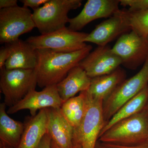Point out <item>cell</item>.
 Wrapping results in <instances>:
<instances>
[{
    "label": "cell",
    "mask_w": 148,
    "mask_h": 148,
    "mask_svg": "<svg viewBox=\"0 0 148 148\" xmlns=\"http://www.w3.org/2000/svg\"><path fill=\"white\" fill-rule=\"evenodd\" d=\"M92 49V46L87 45L82 49L69 53L46 49H36L37 85L44 88L57 85L66 77L71 69L79 66Z\"/></svg>",
    "instance_id": "cell-1"
},
{
    "label": "cell",
    "mask_w": 148,
    "mask_h": 148,
    "mask_svg": "<svg viewBox=\"0 0 148 148\" xmlns=\"http://www.w3.org/2000/svg\"><path fill=\"white\" fill-rule=\"evenodd\" d=\"M101 143L135 145L148 141V113L144 109L118 122L99 137Z\"/></svg>",
    "instance_id": "cell-2"
},
{
    "label": "cell",
    "mask_w": 148,
    "mask_h": 148,
    "mask_svg": "<svg viewBox=\"0 0 148 148\" xmlns=\"http://www.w3.org/2000/svg\"><path fill=\"white\" fill-rule=\"evenodd\" d=\"M103 102L92 98L86 91L84 116L79 125L74 127L76 148H95L106 123L103 114Z\"/></svg>",
    "instance_id": "cell-3"
},
{
    "label": "cell",
    "mask_w": 148,
    "mask_h": 148,
    "mask_svg": "<svg viewBox=\"0 0 148 148\" xmlns=\"http://www.w3.org/2000/svg\"><path fill=\"white\" fill-rule=\"evenodd\" d=\"M82 4L81 0H49L34 10L32 16L36 28L44 35L66 27L69 12L79 8Z\"/></svg>",
    "instance_id": "cell-4"
},
{
    "label": "cell",
    "mask_w": 148,
    "mask_h": 148,
    "mask_svg": "<svg viewBox=\"0 0 148 148\" xmlns=\"http://www.w3.org/2000/svg\"><path fill=\"white\" fill-rule=\"evenodd\" d=\"M37 85L36 69L1 70L0 88L4 96L3 103L12 107L21 101Z\"/></svg>",
    "instance_id": "cell-5"
},
{
    "label": "cell",
    "mask_w": 148,
    "mask_h": 148,
    "mask_svg": "<svg viewBox=\"0 0 148 148\" xmlns=\"http://www.w3.org/2000/svg\"><path fill=\"white\" fill-rule=\"evenodd\" d=\"M148 86V56L141 70L117 86L103 102L104 119L106 123L126 102Z\"/></svg>",
    "instance_id": "cell-6"
},
{
    "label": "cell",
    "mask_w": 148,
    "mask_h": 148,
    "mask_svg": "<svg viewBox=\"0 0 148 148\" xmlns=\"http://www.w3.org/2000/svg\"><path fill=\"white\" fill-rule=\"evenodd\" d=\"M88 34L73 32L66 27L49 34L29 37L26 41L36 49H46L69 53L82 49L87 45L84 40Z\"/></svg>",
    "instance_id": "cell-7"
},
{
    "label": "cell",
    "mask_w": 148,
    "mask_h": 148,
    "mask_svg": "<svg viewBox=\"0 0 148 148\" xmlns=\"http://www.w3.org/2000/svg\"><path fill=\"white\" fill-rule=\"evenodd\" d=\"M36 28L29 9L18 6L0 10V42L5 44Z\"/></svg>",
    "instance_id": "cell-8"
},
{
    "label": "cell",
    "mask_w": 148,
    "mask_h": 148,
    "mask_svg": "<svg viewBox=\"0 0 148 148\" xmlns=\"http://www.w3.org/2000/svg\"><path fill=\"white\" fill-rule=\"evenodd\" d=\"M121 60L122 65L135 70L144 64L148 56V38L133 31L122 35L112 48Z\"/></svg>",
    "instance_id": "cell-9"
},
{
    "label": "cell",
    "mask_w": 148,
    "mask_h": 148,
    "mask_svg": "<svg viewBox=\"0 0 148 148\" xmlns=\"http://www.w3.org/2000/svg\"><path fill=\"white\" fill-rule=\"evenodd\" d=\"M128 10H121L103 21L95 27L84 40L85 42L95 44L98 46L108 44L131 31L130 26Z\"/></svg>",
    "instance_id": "cell-10"
},
{
    "label": "cell",
    "mask_w": 148,
    "mask_h": 148,
    "mask_svg": "<svg viewBox=\"0 0 148 148\" xmlns=\"http://www.w3.org/2000/svg\"><path fill=\"white\" fill-rule=\"evenodd\" d=\"M64 102L59 95L56 85L49 86L40 91H30L21 101L10 107L7 112L13 114L21 110H29L32 116H34L38 110L60 108Z\"/></svg>",
    "instance_id": "cell-11"
},
{
    "label": "cell",
    "mask_w": 148,
    "mask_h": 148,
    "mask_svg": "<svg viewBox=\"0 0 148 148\" xmlns=\"http://www.w3.org/2000/svg\"><path fill=\"white\" fill-rule=\"evenodd\" d=\"M119 5V0H88L77 16L69 18L68 29L78 32L94 20L108 18L120 10Z\"/></svg>",
    "instance_id": "cell-12"
},
{
    "label": "cell",
    "mask_w": 148,
    "mask_h": 148,
    "mask_svg": "<svg viewBox=\"0 0 148 148\" xmlns=\"http://www.w3.org/2000/svg\"><path fill=\"white\" fill-rule=\"evenodd\" d=\"M122 65L120 58L108 45L98 46L90 51L79 66L91 78L110 73Z\"/></svg>",
    "instance_id": "cell-13"
},
{
    "label": "cell",
    "mask_w": 148,
    "mask_h": 148,
    "mask_svg": "<svg viewBox=\"0 0 148 148\" xmlns=\"http://www.w3.org/2000/svg\"><path fill=\"white\" fill-rule=\"evenodd\" d=\"M47 132L52 141L60 148H76L74 127L64 117L60 108H48Z\"/></svg>",
    "instance_id": "cell-14"
},
{
    "label": "cell",
    "mask_w": 148,
    "mask_h": 148,
    "mask_svg": "<svg viewBox=\"0 0 148 148\" xmlns=\"http://www.w3.org/2000/svg\"><path fill=\"white\" fill-rule=\"evenodd\" d=\"M8 47L10 55L5 68L7 70H34L37 67L36 49L27 41L18 39L6 44Z\"/></svg>",
    "instance_id": "cell-15"
},
{
    "label": "cell",
    "mask_w": 148,
    "mask_h": 148,
    "mask_svg": "<svg viewBox=\"0 0 148 148\" xmlns=\"http://www.w3.org/2000/svg\"><path fill=\"white\" fill-rule=\"evenodd\" d=\"M91 81L85 71L78 66L71 69L56 87L60 97L65 102L78 92L88 90Z\"/></svg>",
    "instance_id": "cell-16"
},
{
    "label": "cell",
    "mask_w": 148,
    "mask_h": 148,
    "mask_svg": "<svg viewBox=\"0 0 148 148\" xmlns=\"http://www.w3.org/2000/svg\"><path fill=\"white\" fill-rule=\"evenodd\" d=\"M46 109L40 110L24 124V129L17 148H37L47 132Z\"/></svg>",
    "instance_id": "cell-17"
},
{
    "label": "cell",
    "mask_w": 148,
    "mask_h": 148,
    "mask_svg": "<svg viewBox=\"0 0 148 148\" xmlns=\"http://www.w3.org/2000/svg\"><path fill=\"white\" fill-rule=\"evenodd\" d=\"M126 77L125 71L119 67L110 73L91 78L87 92L92 98L104 101L126 79Z\"/></svg>",
    "instance_id": "cell-18"
},
{
    "label": "cell",
    "mask_w": 148,
    "mask_h": 148,
    "mask_svg": "<svg viewBox=\"0 0 148 148\" xmlns=\"http://www.w3.org/2000/svg\"><path fill=\"white\" fill-rule=\"evenodd\" d=\"M4 103L0 105V139L2 145L17 148L24 132V124L8 115Z\"/></svg>",
    "instance_id": "cell-19"
},
{
    "label": "cell",
    "mask_w": 148,
    "mask_h": 148,
    "mask_svg": "<svg viewBox=\"0 0 148 148\" xmlns=\"http://www.w3.org/2000/svg\"><path fill=\"white\" fill-rule=\"evenodd\" d=\"M148 98V86L122 106L106 123L101 131L100 137L118 122L132 116L144 110Z\"/></svg>",
    "instance_id": "cell-20"
},
{
    "label": "cell",
    "mask_w": 148,
    "mask_h": 148,
    "mask_svg": "<svg viewBox=\"0 0 148 148\" xmlns=\"http://www.w3.org/2000/svg\"><path fill=\"white\" fill-rule=\"evenodd\" d=\"M86 91L80 92L78 96L65 101L60 108L64 117L74 127L79 125L84 116L86 106Z\"/></svg>",
    "instance_id": "cell-21"
},
{
    "label": "cell",
    "mask_w": 148,
    "mask_h": 148,
    "mask_svg": "<svg viewBox=\"0 0 148 148\" xmlns=\"http://www.w3.org/2000/svg\"><path fill=\"white\" fill-rule=\"evenodd\" d=\"M129 14V22L131 31L145 38L148 37V9L130 12Z\"/></svg>",
    "instance_id": "cell-22"
},
{
    "label": "cell",
    "mask_w": 148,
    "mask_h": 148,
    "mask_svg": "<svg viewBox=\"0 0 148 148\" xmlns=\"http://www.w3.org/2000/svg\"><path fill=\"white\" fill-rule=\"evenodd\" d=\"M119 3L123 6H128L130 12L148 9V0H119Z\"/></svg>",
    "instance_id": "cell-23"
},
{
    "label": "cell",
    "mask_w": 148,
    "mask_h": 148,
    "mask_svg": "<svg viewBox=\"0 0 148 148\" xmlns=\"http://www.w3.org/2000/svg\"><path fill=\"white\" fill-rule=\"evenodd\" d=\"M101 144L103 148H148V141L139 144L128 145L110 143H101Z\"/></svg>",
    "instance_id": "cell-24"
},
{
    "label": "cell",
    "mask_w": 148,
    "mask_h": 148,
    "mask_svg": "<svg viewBox=\"0 0 148 148\" xmlns=\"http://www.w3.org/2000/svg\"><path fill=\"white\" fill-rule=\"evenodd\" d=\"M49 0H21V2L23 4L24 8H31L34 10L40 7L41 5H43L48 1Z\"/></svg>",
    "instance_id": "cell-25"
},
{
    "label": "cell",
    "mask_w": 148,
    "mask_h": 148,
    "mask_svg": "<svg viewBox=\"0 0 148 148\" xmlns=\"http://www.w3.org/2000/svg\"><path fill=\"white\" fill-rule=\"evenodd\" d=\"M10 55V50L8 47L6 45L5 46L2 47L0 49V69L1 70L5 68L7 60Z\"/></svg>",
    "instance_id": "cell-26"
},
{
    "label": "cell",
    "mask_w": 148,
    "mask_h": 148,
    "mask_svg": "<svg viewBox=\"0 0 148 148\" xmlns=\"http://www.w3.org/2000/svg\"><path fill=\"white\" fill-rule=\"evenodd\" d=\"M17 0H1L0 8H11L18 6Z\"/></svg>",
    "instance_id": "cell-27"
},
{
    "label": "cell",
    "mask_w": 148,
    "mask_h": 148,
    "mask_svg": "<svg viewBox=\"0 0 148 148\" xmlns=\"http://www.w3.org/2000/svg\"><path fill=\"white\" fill-rule=\"evenodd\" d=\"M51 141L52 140L50 136L47 133L44 136L37 148H52Z\"/></svg>",
    "instance_id": "cell-28"
},
{
    "label": "cell",
    "mask_w": 148,
    "mask_h": 148,
    "mask_svg": "<svg viewBox=\"0 0 148 148\" xmlns=\"http://www.w3.org/2000/svg\"><path fill=\"white\" fill-rule=\"evenodd\" d=\"M51 148H60L55 144L53 141H51Z\"/></svg>",
    "instance_id": "cell-29"
},
{
    "label": "cell",
    "mask_w": 148,
    "mask_h": 148,
    "mask_svg": "<svg viewBox=\"0 0 148 148\" xmlns=\"http://www.w3.org/2000/svg\"><path fill=\"white\" fill-rule=\"evenodd\" d=\"M95 148H103V147L101 146V143H100L99 141H98V143L96 144Z\"/></svg>",
    "instance_id": "cell-30"
},
{
    "label": "cell",
    "mask_w": 148,
    "mask_h": 148,
    "mask_svg": "<svg viewBox=\"0 0 148 148\" xmlns=\"http://www.w3.org/2000/svg\"><path fill=\"white\" fill-rule=\"evenodd\" d=\"M1 145H2V148H14L12 147H10L8 145H2L1 144Z\"/></svg>",
    "instance_id": "cell-31"
},
{
    "label": "cell",
    "mask_w": 148,
    "mask_h": 148,
    "mask_svg": "<svg viewBox=\"0 0 148 148\" xmlns=\"http://www.w3.org/2000/svg\"><path fill=\"white\" fill-rule=\"evenodd\" d=\"M145 110L146 111H147V113H148V98L147 101V103H146L145 107V108H144Z\"/></svg>",
    "instance_id": "cell-32"
},
{
    "label": "cell",
    "mask_w": 148,
    "mask_h": 148,
    "mask_svg": "<svg viewBox=\"0 0 148 148\" xmlns=\"http://www.w3.org/2000/svg\"></svg>",
    "instance_id": "cell-33"
}]
</instances>
